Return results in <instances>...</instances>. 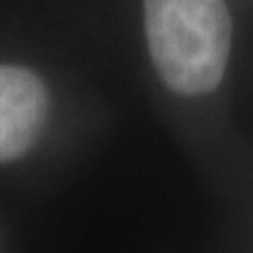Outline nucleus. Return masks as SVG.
I'll return each instance as SVG.
<instances>
[{
  "label": "nucleus",
  "mask_w": 253,
  "mask_h": 253,
  "mask_svg": "<svg viewBox=\"0 0 253 253\" xmlns=\"http://www.w3.org/2000/svg\"><path fill=\"white\" fill-rule=\"evenodd\" d=\"M153 63L176 94L216 89L232 45V19L223 0H143Z\"/></svg>",
  "instance_id": "nucleus-1"
},
{
  "label": "nucleus",
  "mask_w": 253,
  "mask_h": 253,
  "mask_svg": "<svg viewBox=\"0 0 253 253\" xmlns=\"http://www.w3.org/2000/svg\"><path fill=\"white\" fill-rule=\"evenodd\" d=\"M47 120V91L36 73L0 66V162L26 153Z\"/></svg>",
  "instance_id": "nucleus-2"
}]
</instances>
